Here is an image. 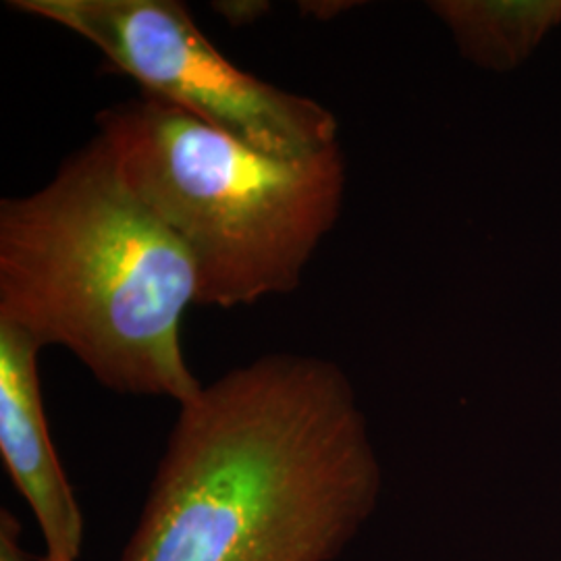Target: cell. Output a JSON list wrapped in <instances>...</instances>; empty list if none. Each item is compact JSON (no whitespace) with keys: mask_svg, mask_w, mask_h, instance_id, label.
Returning <instances> with one entry per match:
<instances>
[{"mask_svg":"<svg viewBox=\"0 0 561 561\" xmlns=\"http://www.w3.org/2000/svg\"><path fill=\"white\" fill-rule=\"evenodd\" d=\"M381 493L337 364L271 354L180 405L119 561H333Z\"/></svg>","mask_w":561,"mask_h":561,"instance_id":"1","label":"cell"},{"mask_svg":"<svg viewBox=\"0 0 561 561\" xmlns=\"http://www.w3.org/2000/svg\"><path fill=\"white\" fill-rule=\"evenodd\" d=\"M196 271L99 138L42 190L0 202V322L69 350L106 389L194 400L181 347Z\"/></svg>","mask_w":561,"mask_h":561,"instance_id":"2","label":"cell"},{"mask_svg":"<svg viewBox=\"0 0 561 561\" xmlns=\"http://www.w3.org/2000/svg\"><path fill=\"white\" fill-rule=\"evenodd\" d=\"M96 125L125 187L187 252L196 306L291 294L340 219L341 144L304 159L271 157L146 94L104 108Z\"/></svg>","mask_w":561,"mask_h":561,"instance_id":"3","label":"cell"},{"mask_svg":"<svg viewBox=\"0 0 561 561\" xmlns=\"http://www.w3.org/2000/svg\"><path fill=\"white\" fill-rule=\"evenodd\" d=\"M9 9L78 34L141 94L271 157L304 159L341 144L327 106L236 67L178 0H11Z\"/></svg>","mask_w":561,"mask_h":561,"instance_id":"4","label":"cell"},{"mask_svg":"<svg viewBox=\"0 0 561 561\" xmlns=\"http://www.w3.org/2000/svg\"><path fill=\"white\" fill-rule=\"evenodd\" d=\"M41 341L0 322V458L41 528V561H80L83 516L48 431Z\"/></svg>","mask_w":561,"mask_h":561,"instance_id":"5","label":"cell"},{"mask_svg":"<svg viewBox=\"0 0 561 561\" xmlns=\"http://www.w3.org/2000/svg\"><path fill=\"white\" fill-rule=\"evenodd\" d=\"M463 60L486 73H514L561 27V0H431Z\"/></svg>","mask_w":561,"mask_h":561,"instance_id":"6","label":"cell"},{"mask_svg":"<svg viewBox=\"0 0 561 561\" xmlns=\"http://www.w3.org/2000/svg\"><path fill=\"white\" fill-rule=\"evenodd\" d=\"M213 9L231 27H245L259 23L273 9V4L266 0H219L213 2Z\"/></svg>","mask_w":561,"mask_h":561,"instance_id":"7","label":"cell"},{"mask_svg":"<svg viewBox=\"0 0 561 561\" xmlns=\"http://www.w3.org/2000/svg\"><path fill=\"white\" fill-rule=\"evenodd\" d=\"M0 561H36L21 545V522L9 510L0 512Z\"/></svg>","mask_w":561,"mask_h":561,"instance_id":"8","label":"cell"},{"mask_svg":"<svg viewBox=\"0 0 561 561\" xmlns=\"http://www.w3.org/2000/svg\"><path fill=\"white\" fill-rule=\"evenodd\" d=\"M350 7H356V2H343V0H337V2H301V11L306 15H312V18L321 21L333 20V18L341 15L343 11H347Z\"/></svg>","mask_w":561,"mask_h":561,"instance_id":"9","label":"cell"}]
</instances>
